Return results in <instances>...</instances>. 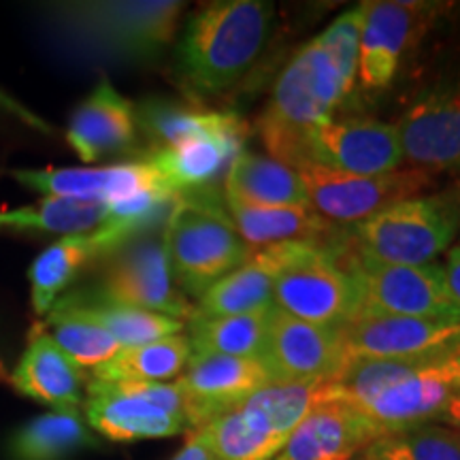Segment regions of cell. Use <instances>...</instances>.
Instances as JSON below:
<instances>
[{
  "label": "cell",
  "mask_w": 460,
  "mask_h": 460,
  "mask_svg": "<svg viewBox=\"0 0 460 460\" xmlns=\"http://www.w3.org/2000/svg\"><path fill=\"white\" fill-rule=\"evenodd\" d=\"M271 17L264 0H220L194 11L175 48L180 84L197 96L226 92L261 56Z\"/></svg>",
  "instance_id": "1"
},
{
  "label": "cell",
  "mask_w": 460,
  "mask_h": 460,
  "mask_svg": "<svg viewBox=\"0 0 460 460\" xmlns=\"http://www.w3.org/2000/svg\"><path fill=\"white\" fill-rule=\"evenodd\" d=\"M345 101L341 75L329 49L318 39L305 43L281 71L258 119L269 158L295 171L307 163V132L331 119Z\"/></svg>",
  "instance_id": "2"
},
{
  "label": "cell",
  "mask_w": 460,
  "mask_h": 460,
  "mask_svg": "<svg viewBox=\"0 0 460 460\" xmlns=\"http://www.w3.org/2000/svg\"><path fill=\"white\" fill-rule=\"evenodd\" d=\"M183 3L172 0H102L56 3L48 9L66 41L92 54L146 62L158 58L175 39Z\"/></svg>",
  "instance_id": "3"
},
{
  "label": "cell",
  "mask_w": 460,
  "mask_h": 460,
  "mask_svg": "<svg viewBox=\"0 0 460 460\" xmlns=\"http://www.w3.org/2000/svg\"><path fill=\"white\" fill-rule=\"evenodd\" d=\"M164 245L172 281L194 298L254 254L230 222L224 194L216 197L209 188L180 194L166 220Z\"/></svg>",
  "instance_id": "4"
},
{
  "label": "cell",
  "mask_w": 460,
  "mask_h": 460,
  "mask_svg": "<svg viewBox=\"0 0 460 460\" xmlns=\"http://www.w3.org/2000/svg\"><path fill=\"white\" fill-rule=\"evenodd\" d=\"M458 230L460 186L390 205L356 224L348 241L371 261L418 267L435 262L450 250Z\"/></svg>",
  "instance_id": "5"
},
{
  "label": "cell",
  "mask_w": 460,
  "mask_h": 460,
  "mask_svg": "<svg viewBox=\"0 0 460 460\" xmlns=\"http://www.w3.org/2000/svg\"><path fill=\"white\" fill-rule=\"evenodd\" d=\"M337 258L358 286V314L460 320L441 264H384L358 254L348 239L339 245Z\"/></svg>",
  "instance_id": "6"
},
{
  "label": "cell",
  "mask_w": 460,
  "mask_h": 460,
  "mask_svg": "<svg viewBox=\"0 0 460 460\" xmlns=\"http://www.w3.org/2000/svg\"><path fill=\"white\" fill-rule=\"evenodd\" d=\"M341 241H314L281 269L273 284L281 312L326 329H339L360 312L358 286L337 258Z\"/></svg>",
  "instance_id": "7"
},
{
  "label": "cell",
  "mask_w": 460,
  "mask_h": 460,
  "mask_svg": "<svg viewBox=\"0 0 460 460\" xmlns=\"http://www.w3.org/2000/svg\"><path fill=\"white\" fill-rule=\"evenodd\" d=\"M92 295L111 303L130 305L146 312L169 315L172 320H192L194 305L188 303L171 275L166 258L164 228L132 239L102 258Z\"/></svg>",
  "instance_id": "8"
},
{
  "label": "cell",
  "mask_w": 460,
  "mask_h": 460,
  "mask_svg": "<svg viewBox=\"0 0 460 460\" xmlns=\"http://www.w3.org/2000/svg\"><path fill=\"white\" fill-rule=\"evenodd\" d=\"M309 197V207L332 224H360L401 200L422 197L437 172L405 169L386 175H349L329 166L305 163L296 169Z\"/></svg>",
  "instance_id": "9"
},
{
  "label": "cell",
  "mask_w": 460,
  "mask_h": 460,
  "mask_svg": "<svg viewBox=\"0 0 460 460\" xmlns=\"http://www.w3.org/2000/svg\"><path fill=\"white\" fill-rule=\"evenodd\" d=\"M337 331L348 362L444 358L460 349V320L356 314Z\"/></svg>",
  "instance_id": "10"
},
{
  "label": "cell",
  "mask_w": 460,
  "mask_h": 460,
  "mask_svg": "<svg viewBox=\"0 0 460 460\" xmlns=\"http://www.w3.org/2000/svg\"><path fill=\"white\" fill-rule=\"evenodd\" d=\"M360 7L358 84L371 92L386 90L444 4L369 0Z\"/></svg>",
  "instance_id": "11"
},
{
  "label": "cell",
  "mask_w": 460,
  "mask_h": 460,
  "mask_svg": "<svg viewBox=\"0 0 460 460\" xmlns=\"http://www.w3.org/2000/svg\"><path fill=\"white\" fill-rule=\"evenodd\" d=\"M402 163L430 172H460V75L420 92L401 115Z\"/></svg>",
  "instance_id": "12"
},
{
  "label": "cell",
  "mask_w": 460,
  "mask_h": 460,
  "mask_svg": "<svg viewBox=\"0 0 460 460\" xmlns=\"http://www.w3.org/2000/svg\"><path fill=\"white\" fill-rule=\"evenodd\" d=\"M305 149L307 163L349 175H386L405 164L396 126L369 118L326 119L307 132Z\"/></svg>",
  "instance_id": "13"
},
{
  "label": "cell",
  "mask_w": 460,
  "mask_h": 460,
  "mask_svg": "<svg viewBox=\"0 0 460 460\" xmlns=\"http://www.w3.org/2000/svg\"><path fill=\"white\" fill-rule=\"evenodd\" d=\"M175 382L188 396L190 430H197L275 379L264 358L192 354Z\"/></svg>",
  "instance_id": "14"
},
{
  "label": "cell",
  "mask_w": 460,
  "mask_h": 460,
  "mask_svg": "<svg viewBox=\"0 0 460 460\" xmlns=\"http://www.w3.org/2000/svg\"><path fill=\"white\" fill-rule=\"evenodd\" d=\"M264 362L275 382H324L348 365V356L337 329L309 324L275 305Z\"/></svg>",
  "instance_id": "15"
},
{
  "label": "cell",
  "mask_w": 460,
  "mask_h": 460,
  "mask_svg": "<svg viewBox=\"0 0 460 460\" xmlns=\"http://www.w3.org/2000/svg\"><path fill=\"white\" fill-rule=\"evenodd\" d=\"M85 393V420L96 433L111 441L166 439L188 430L181 418L160 410L124 382L90 379Z\"/></svg>",
  "instance_id": "16"
},
{
  "label": "cell",
  "mask_w": 460,
  "mask_h": 460,
  "mask_svg": "<svg viewBox=\"0 0 460 460\" xmlns=\"http://www.w3.org/2000/svg\"><path fill=\"white\" fill-rule=\"evenodd\" d=\"M11 175L22 186L56 199H84L111 203L143 190L169 188L149 158L96 169H20ZM171 190V188H169Z\"/></svg>",
  "instance_id": "17"
},
{
  "label": "cell",
  "mask_w": 460,
  "mask_h": 460,
  "mask_svg": "<svg viewBox=\"0 0 460 460\" xmlns=\"http://www.w3.org/2000/svg\"><path fill=\"white\" fill-rule=\"evenodd\" d=\"M314 241H288L254 252L250 261L216 281L194 307L192 318H226L273 303V284L281 269Z\"/></svg>",
  "instance_id": "18"
},
{
  "label": "cell",
  "mask_w": 460,
  "mask_h": 460,
  "mask_svg": "<svg viewBox=\"0 0 460 460\" xmlns=\"http://www.w3.org/2000/svg\"><path fill=\"white\" fill-rule=\"evenodd\" d=\"M66 139L84 163L132 149L137 143L135 105L102 77L73 111Z\"/></svg>",
  "instance_id": "19"
},
{
  "label": "cell",
  "mask_w": 460,
  "mask_h": 460,
  "mask_svg": "<svg viewBox=\"0 0 460 460\" xmlns=\"http://www.w3.org/2000/svg\"><path fill=\"white\" fill-rule=\"evenodd\" d=\"M382 435L345 402H326L298 424L273 460H354Z\"/></svg>",
  "instance_id": "20"
},
{
  "label": "cell",
  "mask_w": 460,
  "mask_h": 460,
  "mask_svg": "<svg viewBox=\"0 0 460 460\" xmlns=\"http://www.w3.org/2000/svg\"><path fill=\"white\" fill-rule=\"evenodd\" d=\"M456 393L444 369V358L420 367L358 410L382 435L433 424Z\"/></svg>",
  "instance_id": "21"
},
{
  "label": "cell",
  "mask_w": 460,
  "mask_h": 460,
  "mask_svg": "<svg viewBox=\"0 0 460 460\" xmlns=\"http://www.w3.org/2000/svg\"><path fill=\"white\" fill-rule=\"evenodd\" d=\"M11 384L20 394L54 407L56 411H79L84 402V371L54 343L39 332L17 362Z\"/></svg>",
  "instance_id": "22"
},
{
  "label": "cell",
  "mask_w": 460,
  "mask_h": 460,
  "mask_svg": "<svg viewBox=\"0 0 460 460\" xmlns=\"http://www.w3.org/2000/svg\"><path fill=\"white\" fill-rule=\"evenodd\" d=\"M224 207L241 241L252 252L288 241H332L337 224L315 214L312 207H258L226 197Z\"/></svg>",
  "instance_id": "23"
},
{
  "label": "cell",
  "mask_w": 460,
  "mask_h": 460,
  "mask_svg": "<svg viewBox=\"0 0 460 460\" xmlns=\"http://www.w3.org/2000/svg\"><path fill=\"white\" fill-rule=\"evenodd\" d=\"M51 312L73 315V318L101 326L122 348L152 343L158 341V339L181 335L186 331V322L172 320L163 314L146 312V309L130 307V305L111 303L107 298L92 295L85 288L58 298Z\"/></svg>",
  "instance_id": "24"
},
{
  "label": "cell",
  "mask_w": 460,
  "mask_h": 460,
  "mask_svg": "<svg viewBox=\"0 0 460 460\" xmlns=\"http://www.w3.org/2000/svg\"><path fill=\"white\" fill-rule=\"evenodd\" d=\"M245 130L216 132V135L197 137L164 152L149 154L166 186L172 192H194L209 188L239 152H243Z\"/></svg>",
  "instance_id": "25"
},
{
  "label": "cell",
  "mask_w": 460,
  "mask_h": 460,
  "mask_svg": "<svg viewBox=\"0 0 460 460\" xmlns=\"http://www.w3.org/2000/svg\"><path fill=\"white\" fill-rule=\"evenodd\" d=\"M137 130L146 135L152 146V154L164 152L197 137L216 135V132L245 130L243 119L237 113L214 111L186 102H172L163 99L143 101L135 107Z\"/></svg>",
  "instance_id": "26"
},
{
  "label": "cell",
  "mask_w": 460,
  "mask_h": 460,
  "mask_svg": "<svg viewBox=\"0 0 460 460\" xmlns=\"http://www.w3.org/2000/svg\"><path fill=\"white\" fill-rule=\"evenodd\" d=\"M224 194L258 207H307L301 175L279 160L254 152H239L224 177Z\"/></svg>",
  "instance_id": "27"
},
{
  "label": "cell",
  "mask_w": 460,
  "mask_h": 460,
  "mask_svg": "<svg viewBox=\"0 0 460 460\" xmlns=\"http://www.w3.org/2000/svg\"><path fill=\"white\" fill-rule=\"evenodd\" d=\"M200 430L216 460H273L286 446L264 413L245 401L216 416Z\"/></svg>",
  "instance_id": "28"
},
{
  "label": "cell",
  "mask_w": 460,
  "mask_h": 460,
  "mask_svg": "<svg viewBox=\"0 0 460 460\" xmlns=\"http://www.w3.org/2000/svg\"><path fill=\"white\" fill-rule=\"evenodd\" d=\"M273 307L275 303L226 318H192L188 329L192 354L264 358Z\"/></svg>",
  "instance_id": "29"
},
{
  "label": "cell",
  "mask_w": 460,
  "mask_h": 460,
  "mask_svg": "<svg viewBox=\"0 0 460 460\" xmlns=\"http://www.w3.org/2000/svg\"><path fill=\"white\" fill-rule=\"evenodd\" d=\"M192 348L186 335L122 348L105 365L92 369L99 382H166L180 377L186 369Z\"/></svg>",
  "instance_id": "30"
},
{
  "label": "cell",
  "mask_w": 460,
  "mask_h": 460,
  "mask_svg": "<svg viewBox=\"0 0 460 460\" xmlns=\"http://www.w3.org/2000/svg\"><path fill=\"white\" fill-rule=\"evenodd\" d=\"M94 444L79 411H51L11 437L9 456L11 460H66Z\"/></svg>",
  "instance_id": "31"
},
{
  "label": "cell",
  "mask_w": 460,
  "mask_h": 460,
  "mask_svg": "<svg viewBox=\"0 0 460 460\" xmlns=\"http://www.w3.org/2000/svg\"><path fill=\"white\" fill-rule=\"evenodd\" d=\"M109 220V207L102 200L45 197L37 205L0 211V228L41 230L58 234H88Z\"/></svg>",
  "instance_id": "32"
},
{
  "label": "cell",
  "mask_w": 460,
  "mask_h": 460,
  "mask_svg": "<svg viewBox=\"0 0 460 460\" xmlns=\"http://www.w3.org/2000/svg\"><path fill=\"white\" fill-rule=\"evenodd\" d=\"M90 261H96L92 234H68L41 252L28 271L34 314H49L60 292L73 284L77 273Z\"/></svg>",
  "instance_id": "33"
},
{
  "label": "cell",
  "mask_w": 460,
  "mask_h": 460,
  "mask_svg": "<svg viewBox=\"0 0 460 460\" xmlns=\"http://www.w3.org/2000/svg\"><path fill=\"white\" fill-rule=\"evenodd\" d=\"M245 402L264 413L275 433L288 441L298 424L314 410L326 402H335L331 382H271L256 390Z\"/></svg>",
  "instance_id": "34"
},
{
  "label": "cell",
  "mask_w": 460,
  "mask_h": 460,
  "mask_svg": "<svg viewBox=\"0 0 460 460\" xmlns=\"http://www.w3.org/2000/svg\"><path fill=\"white\" fill-rule=\"evenodd\" d=\"M358 460H460V433L433 422L379 435Z\"/></svg>",
  "instance_id": "35"
},
{
  "label": "cell",
  "mask_w": 460,
  "mask_h": 460,
  "mask_svg": "<svg viewBox=\"0 0 460 460\" xmlns=\"http://www.w3.org/2000/svg\"><path fill=\"white\" fill-rule=\"evenodd\" d=\"M48 324L51 329L49 337L79 369H96L122 349V345L115 341L107 331L92 324V322L49 312Z\"/></svg>",
  "instance_id": "36"
},
{
  "label": "cell",
  "mask_w": 460,
  "mask_h": 460,
  "mask_svg": "<svg viewBox=\"0 0 460 460\" xmlns=\"http://www.w3.org/2000/svg\"><path fill=\"white\" fill-rule=\"evenodd\" d=\"M360 32H362V7L345 11L337 17L332 24L326 28L318 41L329 49V54L335 60L341 75L345 99L352 96V92L358 84V58H360Z\"/></svg>",
  "instance_id": "37"
},
{
  "label": "cell",
  "mask_w": 460,
  "mask_h": 460,
  "mask_svg": "<svg viewBox=\"0 0 460 460\" xmlns=\"http://www.w3.org/2000/svg\"><path fill=\"white\" fill-rule=\"evenodd\" d=\"M172 460H216V456L203 430L197 429L190 430L186 446L177 452V456Z\"/></svg>",
  "instance_id": "38"
},
{
  "label": "cell",
  "mask_w": 460,
  "mask_h": 460,
  "mask_svg": "<svg viewBox=\"0 0 460 460\" xmlns=\"http://www.w3.org/2000/svg\"><path fill=\"white\" fill-rule=\"evenodd\" d=\"M0 109L3 111H7L11 115H15V118H20L22 122H24L26 126H31V128L34 130H41V132H51L49 124H45L39 115H34L31 109H26L22 102H17L15 99H11V96L4 94L3 90H0Z\"/></svg>",
  "instance_id": "39"
},
{
  "label": "cell",
  "mask_w": 460,
  "mask_h": 460,
  "mask_svg": "<svg viewBox=\"0 0 460 460\" xmlns=\"http://www.w3.org/2000/svg\"><path fill=\"white\" fill-rule=\"evenodd\" d=\"M441 267H444L447 288H450V295L460 312V243L452 245L450 250L446 252V262L441 264Z\"/></svg>",
  "instance_id": "40"
},
{
  "label": "cell",
  "mask_w": 460,
  "mask_h": 460,
  "mask_svg": "<svg viewBox=\"0 0 460 460\" xmlns=\"http://www.w3.org/2000/svg\"><path fill=\"white\" fill-rule=\"evenodd\" d=\"M435 424H444V427L454 429L460 433V393H454L450 396V401L446 402V407L439 411V416H437Z\"/></svg>",
  "instance_id": "41"
},
{
  "label": "cell",
  "mask_w": 460,
  "mask_h": 460,
  "mask_svg": "<svg viewBox=\"0 0 460 460\" xmlns=\"http://www.w3.org/2000/svg\"><path fill=\"white\" fill-rule=\"evenodd\" d=\"M444 369L447 373V377H450L454 390H456V393H460V349H456V352H452L450 356H446V358H444Z\"/></svg>",
  "instance_id": "42"
}]
</instances>
